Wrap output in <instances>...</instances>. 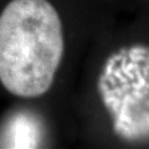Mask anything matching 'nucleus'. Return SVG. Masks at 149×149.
Returning <instances> with one entry per match:
<instances>
[{"instance_id":"2","label":"nucleus","mask_w":149,"mask_h":149,"mask_svg":"<svg viewBox=\"0 0 149 149\" xmlns=\"http://www.w3.org/2000/svg\"><path fill=\"white\" fill-rule=\"evenodd\" d=\"M97 88L114 133L127 142L149 141V45L124 46L111 54Z\"/></svg>"},{"instance_id":"1","label":"nucleus","mask_w":149,"mask_h":149,"mask_svg":"<svg viewBox=\"0 0 149 149\" xmlns=\"http://www.w3.org/2000/svg\"><path fill=\"white\" fill-rule=\"evenodd\" d=\"M65 51L62 21L47 0H11L0 14V82L36 98L55 81Z\"/></svg>"}]
</instances>
